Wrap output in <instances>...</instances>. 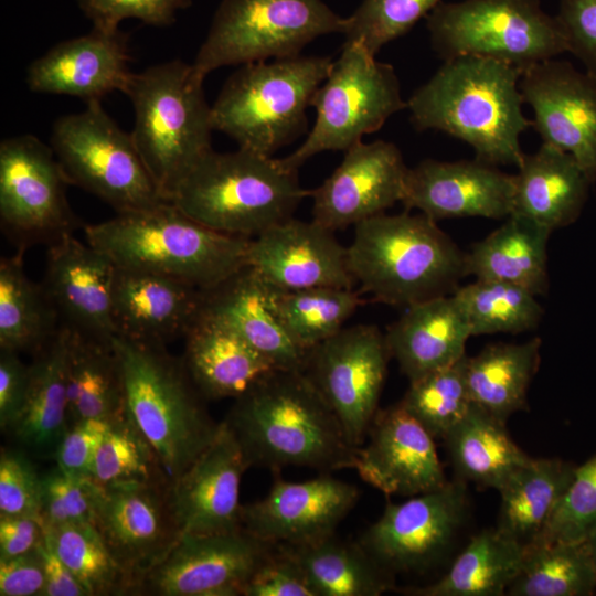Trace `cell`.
I'll return each mask as SVG.
<instances>
[{
  "mask_svg": "<svg viewBox=\"0 0 596 596\" xmlns=\"http://www.w3.org/2000/svg\"><path fill=\"white\" fill-rule=\"evenodd\" d=\"M224 422L249 467L354 468L359 447L301 371L273 370L235 398Z\"/></svg>",
  "mask_w": 596,
  "mask_h": 596,
  "instance_id": "1",
  "label": "cell"
},
{
  "mask_svg": "<svg viewBox=\"0 0 596 596\" xmlns=\"http://www.w3.org/2000/svg\"><path fill=\"white\" fill-rule=\"evenodd\" d=\"M521 72L509 64L477 56L444 61L406 100L418 130H439L469 145L476 159L518 167L520 138L532 127L523 113Z\"/></svg>",
  "mask_w": 596,
  "mask_h": 596,
  "instance_id": "2",
  "label": "cell"
},
{
  "mask_svg": "<svg viewBox=\"0 0 596 596\" xmlns=\"http://www.w3.org/2000/svg\"><path fill=\"white\" fill-rule=\"evenodd\" d=\"M86 242L117 267L211 289L247 266L251 238L214 231L169 201L83 226Z\"/></svg>",
  "mask_w": 596,
  "mask_h": 596,
  "instance_id": "3",
  "label": "cell"
},
{
  "mask_svg": "<svg viewBox=\"0 0 596 596\" xmlns=\"http://www.w3.org/2000/svg\"><path fill=\"white\" fill-rule=\"evenodd\" d=\"M347 249L360 292L391 306L450 295L466 276L465 252L422 213L370 217L354 226Z\"/></svg>",
  "mask_w": 596,
  "mask_h": 596,
  "instance_id": "4",
  "label": "cell"
},
{
  "mask_svg": "<svg viewBox=\"0 0 596 596\" xmlns=\"http://www.w3.org/2000/svg\"><path fill=\"white\" fill-rule=\"evenodd\" d=\"M111 342L121 369L125 412L172 485L212 441L219 424L210 417L182 359L166 345L121 336Z\"/></svg>",
  "mask_w": 596,
  "mask_h": 596,
  "instance_id": "5",
  "label": "cell"
},
{
  "mask_svg": "<svg viewBox=\"0 0 596 596\" xmlns=\"http://www.w3.org/2000/svg\"><path fill=\"white\" fill-rule=\"evenodd\" d=\"M297 173L278 158L242 148L212 149L179 182L170 202L214 231L253 238L292 217L309 195Z\"/></svg>",
  "mask_w": 596,
  "mask_h": 596,
  "instance_id": "6",
  "label": "cell"
},
{
  "mask_svg": "<svg viewBox=\"0 0 596 596\" xmlns=\"http://www.w3.org/2000/svg\"><path fill=\"white\" fill-rule=\"evenodd\" d=\"M192 64L172 60L131 73L124 89L134 108V142L163 198L211 147L212 108Z\"/></svg>",
  "mask_w": 596,
  "mask_h": 596,
  "instance_id": "7",
  "label": "cell"
},
{
  "mask_svg": "<svg viewBox=\"0 0 596 596\" xmlns=\"http://www.w3.org/2000/svg\"><path fill=\"white\" fill-rule=\"evenodd\" d=\"M333 60L292 56L241 65L211 105L212 124L238 148L272 157L307 129V108Z\"/></svg>",
  "mask_w": 596,
  "mask_h": 596,
  "instance_id": "8",
  "label": "cell"
},
{
  "mask_svg": "<svg viewBox=\"0 0 596 596\" xmlns=\"http://www.w3.org/2000/svg\"><path fill=\"white\" fill-rule=\"evenodd\" d=\"M430 45L443 61L477 56L529 67L567 52L556 15L539 0L439 2L427 15Z\"/></svg>",
  "mask_w": 596,
  "mask_h": 596,
  "instance_id": "9",
  "label": "cell"
},
{
  "mask_svg": "<svg viewBox=\"0 0 596 596\" xmlns=\"http://www.w3.org/2000/svg\"><path fill=\"white\" fill-rule=\"evenodd\" d=\"M68 184L94 194L117 213L140 211L167 200L148 171L130 132L102 102L57 118L51 141Z\"/></svg>",
  "mask_w": 596,
  "mask_h": 596,
  "instance_id": "10",
  "label": "cell"
},
{
  "mask_svg": "<svg viewBox=\"0 0 596 596\" xmlns=\"http://www.w3.org/2000/svg\"><path fill=\"white\" fill-rule=\"evenodd\" d=\"M344 26L322 0H222L192 65L205 78L223 66L297 56Z\"/></svg>",
  "mask_w": 596,
  "mask_h": 596,
  "instance_id": "11",
  "label": "cell"
},
{
  "mask_svg": "<svg viewBox=\"0 0 596 596\" xmlns=\"http://www.w3.org/2000/svg\"><path fill=\"white\" fill-rule=\"evenodd\" d=\"M311 106L317 117L307 138L289 156L278 158L288 170L298 172L322 151H347L392 115L407 109V102L402 98L392 65L377 61L356 43L344 42Z\"/></svg>",
  "mask_w": 596,
  "mask_h": 596,
  "instance_id": "12",
  "label": "cell"
},
{
  "mask_svg": "<svg viewBox=\"0 0 596 596\" xmlns=\"http://www.w3.org/2000/svg\"><path fill=\"white\" fill-rule=\"evenodd\" d=\"M67 181L51 146L33 135L0 143V224L17 249L51 245L82 225L73 212Z\"/></svg>",
  "mask_w": 596,
  "mask_h": 596,
  "instance_id": "13",
  "label": "cell"
},
{
  "mask_svg": "<svg viewBox=\"0 0 596 596\" xmlns=\"http://www.w3.org/2000/svg\"><path fill=\"white\" fill-rule=\"evenodd\" d=\"M391 354L374 324H355L307 352L302 373L337 416L348 440L360 447L379 411Z\"/></svg>",
  "mask_w": 596,
  "mask_h": 596,
  "instance_id": "14",
  "label": "cell"
},
{
  "mask_svg": "<svg viewBox=\"0 0 596 596\" xmlns=\"http://www.w3.org/2000/svg\"><path fill=\"white\" fill-rule=\"evenodd\" d=\"M467 513V482L457 477L436 490L390 502L358 542L392 575L424 572L448 553Z\"/></svg>",
  "mask_w": 596,
  "mask_h": 596,
  "instance_id": "15",
  "label": "cell"
},
{
  "mask_svg": "<svg viewBox=\"0 0 596 596\" xmlns=\"http://www.w3.org/2000/svg\"><path fill=\"white\" fill-rule=\"evenodd\" d=\"M245 530L183 533L136 595L237 596L273 550Z\"/></svg>",
  "mask_w": 596,
  "mask_h": 596,
  "instance_id": "16",
  "label": "cell"
},
{
  "mask_svg": "<svg viewBox=\"0 0 596 596\" xmlns=\"http://www.w3.org/2000/svg\"><path fill=\"white\" fill-rule=\"evenodd\" d=\"M519 87L542 142L570 153L596 182V75L556 57L523 71Z\"/></svg>",
  "mask_w": 596,
  "mask_h": 596,
  "instance_id": "17",
  "label": "cell"
},
{
  "mask_svg": "<svg viewBox=\"0 0 596 596\" xmlns=\"http://www.w3.org/2000/svg\"><path fill=\"white\" fill-rule=\"evenodd\" d=\"M169 483L104 488L95 526L131 585V595L181 536Z\"/></svg>",
  "mask_w": 596,
  "mask_h": 596,
  "instance_id": "18",
  "label": "cell"
},
{
  "mask_svg": "<svg viewBox=\"0 0 596 596\" xmlns=\"http://www.w3.org/2000/svg\"><path fill=\"white\" fill-rule=\"evenodd\" d=\"M408 168L393 142L360 141L345 151L338 168L312 198V219L337 231L384 213L401 202Z\"/></svg>",
  "mask_w": 596,
  "mask_h": 596,
  "instance_id": "19",
  "label": "cell"
},
{
  "mask_svg": "<svg viewBox=\"0 0 596 596\" xmlns=\"http://www.w3.org/2000/svg\"><path fill=\"white\" fill-rule=\"evenodd\" d=\"M359 496L328 472L301 482L276 479L266 497L242 507L241 528L274 545L313 542L334 534Z\"/></svg>",
  "mask_w": 596,
  "mask_h": 596,
  "instance_id": "20",
  "label": "cell"
},
{
  "mask_svg": "<svg viewBox=\"0 0 596 596\" xmlns=\"http://www.w3.org/2000/svg\"><path fill=\"white\" fill-rule=\"evenodd\" d=\"M334 232L313 220L289 217L251 238L247 266L281 290L316 287L352 289L348 249Z\"/></svg>",
  "mask_w": 596,
  "mask_h": 596,
  "instance_id": "21",
  "label": "cell"
},
{
  "mask_svg": "<svg viewBox=\"0 0 596 596\" xmlns=\"http://www.w3.org/2000/svg\"><path fill=\"white\" fill-rule=\"evenodd\" d=\"M368 436L353 469L383 493L409 498L448 481L435 438L400 403L377 411Z\"/></svg>",
  "mask_w": 596,
  "mask_h": 596,
  "instance_id": "22",
  "label": "cell"
},
{
  "mask_svg": "<svg viewBox=\"0 0 596 596\" xmlns=\"http://www.w3.org/2000/svg\"><path fill=\"white\" fill-rule=\"evenodd\" d=\"M514 178L473 160L425 159L408 168L401 203L438 222L454 217L507 219L512 212Z\"/></svg>",
  "mask_w": 596,
  "mask_h": 596,
  "instance_id": "23",
  "label": "cell"
},
{
  "mask_svg": "<svg viewBox=\"0 0 596 596\" xmlns=\"http://www.w3.org/2000/svg\"><path fill=\"white\" fill-rule=\"evenodd\" d=\"M116 265L87 242L68 235L47 246L43 287L60 322L82 334L111 341Z\"/></svg>",
  "mask_w": 596,
  "mask_h": 596,
  "instance_id": "24",
  "label": "cell"
},
{
  "mask_svg": "<svg viewBox=\"0 0 596 596\" xmlns=\"http://www.w3.org/2000/svg\"><path fill=\"white\" fill-rule=\"evenodd\" d=\"M249 468L226 423L192 465L170 487L175 521L183 533H215L241 529L240 485Z\"/></svg>",
  "mask_w": 596,
  "mask_h": 596,
  "instance_id": "25",
  "label": "cell"
},
{
  "mask_svg": "<svg viewBox=\"0 0 596 596\" xmlns=\"http://www.w3.org/2000/svg\"><path fill=\"white\" fill-rule=\"evenodd\" d=\"M128 35L119 29L94 28L62 41L34 60L26 74L30 91L68 95L85 105L115 92H124L131 71Z\"/></svg>",
  "mask_w": 596,
  "mask_h": 596,
  "instance_id": "26",
  "label": "cell"
},
{
  "mask_svg": "<svg viewBox=\"0 0 596 596\" xmlns=\"http://www.w3.org/2000/svg\"><path fill=\"white\" fill-rule=\"evenodd\" d=\"M202 290L182 280L116 266L113 316L116 336L166 345L198 319Z\"/></svg>",
  "mask_w": 596,
  "mask_h": 596,
  "instance_id": "27",
  "label": "cell"
},
{
  "mask_svg": "<svg viewBox=\"0 0 596 596\" xmlns=\"http://www.w3.org/2000/svg\"><path fill=\"white\" fill-rule=\"evenodd\" d=\"M384 336L391 358L413 382L467 355L466 343L471 331L450 294L406 307Z\"/></svg>",
  "mask_w": 596,
  "mask_h": 596,
  "instance_id": "28",
  "label": "cell"
},
{
  "mask_svg": "<svg viewBox=\"0 0 596 596\" xmlns=\"http://www.w3.org/2000/svg\"><path fill=\"white\" fill-rule=\"evenodd\" d=\"M201 312L227 326L276 369L302 371L308 351L288 337L270 307L267 285L249 266L202 290Z\"/></svg>",
  "mask_w": 596,
  "mask_h": 596,
  "instance_id": "29",
  "label": "cell"
},
{
  "mask_svg": "<svg viewBox=\"0 0 596 596\" xmlns=\"http://www.w3.org/2000/svg\"><path fill=\"white\" fill-rule=\"evenodd\" d=\"M184 338L182 362L204 398H236L276 370L232 329L203 312Z\"/></svg>",
  "mask_w": 596,
  "mask_h": 596,
  "instance_id": "30",
  "label": "cell"
},
{
  "mask_svg": "<svg viewBox=\"0 0 596 596\" xmlns=\"http://www.w3.org/2000/svg\"><path fill=\"white\" fill-rule=\"evenodd\" d=\"M517 168L511 214L551 232L579 217L592 182L570 153L542 142Z\"/></svg>",
  "mask_w": 596,
  "mask_h": 596,
  "instance_id": "31",
  "label": "cell"
},
{
  "mask_svg": "<svg viewBox=\"0 0 596 596\" xmlns=\"http://www.w3.org/2000/svg\"><path fill=\"white\" fill-rule=\"evenodd\" d=\"M551 231L515 214L465 253L466 276L520 286L535 296L549 288Z\"/></svg>",
  "mask_w": 596,
  "mask_h": 596,
  "instance_id": "32",
  "label": "cell"
},
{
  "mask_svg": "<svg viewBox=\"0 0 596 596\" xmlns=\"http://www.w3.org/2000/svg\"><path fill=\"white\" fill-rule=\"evenodd\" d=\"M68 330L56 333L32 356L30 385L11 434L25 447L54 455L68 427L66 355Z\"/></svg>",
  "mask_w": 596,
  "mask_h": 596,
  "instance_id": "33",
  "label": "cell"
},
{
  "mask_svg": "<svg viewBox=\"0 0 596 596\" xmlns=\"http://www.w3.org/2000/svg\"><path fill=\"white\" fill-rule=\"evenodd\" d=\"M66 328L68 426L83 419L111 423L120 418L126 413L124 383L113 342Z\"/></svg>",
  "mask_w": 596,
  "mask_h": 596,
  "instance_id": "34",
  "label": "cell"
},
{
  "mask_svg": "<svg viewBox=\"0 0 596 596\" xmlns=\"http://www.w3.org/2000/svg\"><path fill=\"white\" fill-rule=\"evenodd\" d=\"M576 465L560 458H531L499 490L497 529L521 545H532L543 532L571 483Z\"/></svg>",
  "mask_w": 596,
  "mask_h": 596,
  "instance_id": "35",
  "label": "cell"
},
{
  "mask_svg": "<svg viewBox=\"0 0 596 596\" xmlns=\"http://www.w3.org/2000/svg\"><path fill=\"white\" fill-rule=\"evenodd\" d=\"M301 568L316 596H380L395 588L394 575L359 542L334 534L302 544L277 545Z\"/></svg>",
  "mask_w": 596,
  "mask_h": 596,
  "instance_id": "36",
  "label": "cell"
},
{
  "mask_svg": "<svg viewBox=\"0 0 596 596\" xmlns=\"http://www.w3.org/2000/svg\"><path fill=\"white\" fill-rule=\"evenodd\" d=\"M541 339L494 343L467 356L466 382L472 404L507 423L528 406V390L540 363Z\"/></svg>",
  "mask_w": 596,
  "mask_h": 596,
  "instance_id": "37",
  "label": "cell"
},
{
  "mask_svg": "<svg viewBox=\"0 0 596 596\" xmlns=\"http://www.w3.org/2000/svg\"><path fill=\"white\" fill-rule=\"evenodd\" d=\"M444 441L458 478L497 491L530 459L505 424L475 404Z\"/></svg>",
  "mask_w": 596,
  "mask_h": 596,
  "instance_id": "38",
  "label": "cell"
},
{
  "mask_svg": "<svg viewBox=\"0 0 596 596\" xmlns=\"http://www.w3.org/2000/svg\"><path fill=\"white\" fill-rule=\"evenodd\" d=\"M526 547L497 526L471 538L444 576L413 587L414 596H502L517 577Z\"/></svg>",
  "mask_w": 596,
  "mask_h": 596,
  "instance_id": "39",
  "label": "cell"
},
{
  "mask_svg": "<svg viewBox=\"0 0 596 596\" xmlns=\"http://www.w3.org/2000/svg\"><path fill=\"white\" fill-rule=\"evenodd\" d=\"M24 253L0 259V349L33 355L61 322L43 285L26 275Z\"/></svg>",
  "mask_w": 596,
  "mask_h": 596,
  "instance_id": "40",
  "label": "cell"
},
{
  "mask_svg": "<svg viewBox=\"0 0 596 596\" xmlns=\"http://www.w3.org/2000/svg\"><path fill=\"white\" fill-rule=\"evenodd\" d=\"M267 287L276 318L288 337L305 351L339 332L355 310L365 304L353 288L281 290Z\"/></svg>",
  "mask_w": 596,
  "mask_h": 596,
  "instance_id": "41",
  "label": "cell"
},
{
  "mask_svg": "<svg viewBox=\"0 0 596 596\" xmlns=\"http://www.w3.org/2000/svg\"><path fill=\"white\" fill-rule=\"evenodd\" d=\"M596 568L584 543L534 544L526 547L510 596H590Z\"/></svg>",
  "mask_w": 596,
  "mask_h": 596,
  "instance_id": "42",
  "label": "cell"
},
{
  "mask_svg": "<svg viewBox=\"0 0 596 596\" xmlns=\"http://www.w3.org/2000/svg\"><path fill=\"white\" fill-rule=\"evenodd\" d=\"M53 551L89 596L131 595V585L95 524L78 522L44 528Z\"/></svg>",
  "mask_w": 596,
  "mask_h": 596,
  "instance_id": "43",
  "label": "cell"
},
{
  "mask_svg": "<svg viewBox=\"0 0 596 596\" xmlns=\"http://www.w3.org/2000/svg\"><path fill=\"white\" fill-rule=\"evenodd\" d=\"M453 295L471 336L520 333L536 328L543 309L529 290L503 281L482 280L458 287Z\"/></svg>",
  "mask_w": 596,
  "mask_h": 596,
  "instance_id": "44",
  "label": "cell"
},
{
  "mask_svg": "<svg viewBox=\"0 0 596 596\" xmlns=\"http://www.w3.org/2000/svg\"><path fill=\"white\" fill-rule=\"evenodd\" d=\"M92 479L103 488L170 483L153 448L125 413L109 423L94 456Z\"/></svg>",
  "mask_w": 596,
  "mask_h": 596,
  "instance_id": "45",
  "label": "cell"
},
{
  "mask_svg": "<svg viewBox=\"0 0 596 596\" xmlns=\"http://www.w3.org/2000/svg\"><path fill=\"white\" fill-rule=\"evenodd\" d=\"M466 358L409 382L400 402L434 438L444 439L472 404L466 382Z\"/></svg>",
  "mask_w": 596,
  "mask_h": 596,
  "instance_id": "46",
  "label": "cell"
},
{
  "mask_svg": "<svg viewBox=\"0 0 596 596\" xmlns=\"http://www.w3.org/2000/svg\"><path fill=\"white\" fill-rule=\"evenodd\" d=\"M440 0H363L349 18L343 34L347 43H356L372 55L404 35Z\"/></svg>",
  "mask_w": 596,
  "mask_h": 596,
  "instance_id": "47",
  "label": "cell"
},
{
  "mask_svg": "<svg viewBox=\"0 0 596 596\" xmlns=\"http://www.w3.org/2000/svg\"><path fill=\"white\" fill-rule=\"evenodd\" d=\"M595 534L596 454L583 465L576 466L571 483L543 532L532 545L584 543Z\"/></svg>",
  "mask_w": 596,
  "mask_h": 596,
  "instance_id": "48",
  "label": "cell"
},
{
  "mask_svg": "<svg viewBox=\"0 0 596 596\" xmlns=\"http://www.w3.org/2000/svg\"><path fill=\"white\" fill-rule=\"evenodd\" d=\"M104 488L92 478L73 477L57 466L42 475L40 519L44 528L65 523L95 524Z\"/></svg>",
  "mask_w": 596,
  "mask_h": 596,
  "instance_id": "49",
  "label": "cell"
},
{
  "mask_svg": "<svg viewBox=\"0 0 596 596\" xmlns=\"http://www.w3.org/2000/svg\"><path fill=\"white\" fill-rule=\"evenodd\" d=\"M42 476L24 453L2 448L0 455V515H25L41 521Z\"/></svg>",
  "mask_w": 596,
  "mask_h": 596,
  "instance_id": "50",
  "label": "cell"
},
{
  "mask_svg": "<svg viewBox=\"0 0 596 596\" xmlns=\"http://www.w3.org/2000/svg\"><path fill=\"white\" fill-rule=\"evenodd\" d=\"M94 28L106 31L119 29L125 19H137L153 26L171 25L180 10L191 0H77Z\"/></svg>",
  "mask_w": 596,
  "mask_h": 596,
  "instance_id": "51",
  "label": "cell"
},
{
  "mask_svg": "<svg viewBox=\"0 0 596 596\" xmlns=\"http://www.w3.org/2000/svg\"><path fill=\"white\" fill-rule=\"evenodd\" d=\"M244 596H316L299 565L274 545L244 588Z\"/></svg>",
  "mask_w": 596,
  "mask_h": 596,
  "instance_id": "52",
  "label": "cell"
},
{
  "mask_svg": "<svg viewBox=\"0 0 596 596\" xmlns=\"http://www.w3.org/2000/svg\"><path fill=\"white\" fill-rule=\"evenodd\" d=\"M108 426V422L100 419H83L71 424L54 451L56 466L66 475L92 478L94 456Z\"/></svg>",
  "mask_w": 596,
  "mask_h": 596,
  "instance_id": "53",
  "label": "cell"
},
{
  "mask_svg": "<svg viewBox=\"0 0 596 596\" xmlns=\"http://www.w3.org/2000/svg\"><path fill=\"white\" fill-rule=\"evenodd\" d=\"M556 19L565 36L567 52L584 70L596 75V0H560Z\"/></svg>",
  "mask_w": 596,
  "mask_h": 596,
  "instance_id": "54",
  "label": "cell"
},
{
  "mask_svg": "<svg viewBox=\"0 0 596 596\" xmlns=\"http://www.w3.org/2000/svg\"><path fill=\"white\" fill-rule=\"evenodd\" d=\"M30 364L20 354L0 349V427L11 433L24 407L29 385Z\"/></svg>",
  "mask_w": 596,
  "mask_h": 596,
  "instance_id": "55",
  "label": "cell"
},
{
  "mask_svg": "<svg viewBox=\"0 0 596 596\" xmlns=\"http://www.w3.org/2000/svg\"><path fill=\"white\" fill-rule=\"evenodd\" d=\"M43 542L28 553L0 560L1 596H42L45 585Z\"/></svg>",
  "mask_w": 596,
  "mask_h": 596,
  "instance_id": "56",
  "label": "cell"
},
{
  "mask_svg": "<svg viewBox=\"0 0 596 596\" xmlns=\"http://www.w3.org/2000/svg\"><path fill=\"white\" fill-rule=\"evenodd\" d=\"M42 522L33 517L0 515V560L36 549L44 540Z\"/></svg>",
  "mask_w": 596,
  "mask_h": 596,
  "instance_id": "57",
  "label": "cell"
},
{
  "mask_svg": "<svg viewBox=\"0 0 596 596\" xmlns=\"http://www.w3.org/2000/svg\"><path fill=\"white\" fill-rule=\"evenodd\" d=\"M45 585L42 596H89L68 567L53 551L44 535Z\"/></svg>",
  "mask_w": 596,
  "mask_h": 596,
  "instance_id": "58",
  "label": "cell"
},
{
  "mask_svg": "<svg viewBox=\"0 0 596 596\" xmlns=\"http://www.w3.org/2000/svg\"><path fill=\"white\" fill-rule=\"evenodd\" d=\"M596 568V534L585 542Z\"/></svg>",
  "mask_w": 596,
  "mask_h": 596,
  "instance_id": "59",
  "label": "cell"
}]
</instances>
